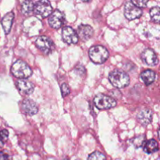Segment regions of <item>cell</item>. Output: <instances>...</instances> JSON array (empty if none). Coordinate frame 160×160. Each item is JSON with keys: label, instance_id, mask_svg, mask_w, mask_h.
Returning <instances> with one entry per match:
<instances>
[{"label": "cell", "instance_id": "obj_27", "mask_svg": "<svg viewBox=\"0 0 160 160\" xmlns=\"http://www.w3.org/2000/svg\"><path fill=\"white\" fill-rule=\"evenodd\" d=\"M76 160H81V159H76Z\"/></svg>", "mask_w": 160, "mask_h": 160}, {"label": "cell", "instance_id": "obj_21", "mask_svg": "<svg viewBox=\"0 0 160 160\" xmlns=\"http://www.w3.org/2000/svg\"><path fill=\"white\" fill-rule=\"evenodd\" d=\"M88 160H106V157L103 153L96 151L90 154Z\"/></svg>", "mask_w": 160, "mask_h": 160}, {"label": "cell", "instance_id": "obj_18", "mask_svg": "<svg viewBox=\"0 0 160 160\" xmlns=\"http://www.w3.org/2000/svg\"><path fill=\"white\" fill-rule=\"evenodd\" d=\"M143 149L145 152L148 154H152L159 150V144L154 139H150V140L146 141L143 145Z\"/></svg>", "mask_w": 160, "mask_h": 160}, {"label": "cell", "instance_id": "obj_3", "mask_svg": "<svg viewBox=\"0 0 160 160\" xmlns=\"http://www.w3.org/2000/svg\"><path fill=\"white\" fill-rule=\"evenodd\" d=\"M90 59L95 64H102L109 58V52L102 45H95L90 48L88 52Z\"/></svg>", "mask_w": 160, "mask_h": 160}, {"label": "cell", "instance_id": "obj_19", "mask_svg": "<svg viewBox=\"0 0 160 160\" xmlns=\"http://www.w3.org/2000/svg\"><path fill=\"white\" fill-rule=\"evenodd\" d=\"M33 8H34V2L31 1H24L22 2L21 11L22 13L24 15L28 16L33 12Z\"/></svg>", "mask_w": 160, "mask_h": 160}, {"label": "cell", "instance_id": "obj_12", "mask_svg": "<svg viewBox=\"0 0 160 160\" xmlns=\"http://www.w3.org/2000/svg\"><path fill=\"white\" fill-rule=\"evenodd\" d=\"M16 86H17V89L20 92V94L23 95H31L34 90V84L30 82L27 79H22L17 81Z\"/></svg>", "mask_w": 160, "mask_h": 160}, {"label": "cell", "instance_id": "obj_20", "mask_svg": "<svg viewBox=\"0 0 160 160\" xmlns=\"http://www.w3.org/2000/svg\"><path fill=\"white\" fill-rule=\"evenodd\" d=\"M150 17L154 23H159L160 20V8L159 6L152 7L150 10Z\"/></svg>", "mask_w": 160, "mask_h": 160}, {"label": "cell", "instance_id": "obj_1", "mask_svg": "<svg viewBox=\"0 0 160 160\" xmlns=\"http://www.w3.org/2000/svg\"><path fill=\"white\" fill-rule=\"evenodd\" d=\"M11 73L14 77L20 80L27 79L31 76L32 70L24 61L18 59L12 64L11 67Z\"/></svg>", "mask_w": 160, "mask_h": 160}, {"label": "cell", "instance_id": "obj_5", "mask_svg": "<svg viewBox=\"0 0 160 160\" xmlns=\"http://www.w3.org/2000/svg\"><path fill=\"white\" fill-rule=\"evenodd\" d=\"M33 12L41 18H45L49 17L52 12V7L48 1H38L34 3Z\"/></svg>", "mask_w": 160, "mask_h": 160}, {"label": "cell", "instance_id": "obj_22", "mask_svg": "<svg viewBox=\"0 0 160 160\" xmlns=\"http://www.w3.org/2000/svg\"><path fill=\"white\" fill-rule=\"evenodd\" d=\"M145 142V136L143 135L142 136L141 135V136H138V137L134 138L132 141V143L134 144V145L136 147V148H140V147L143 146Z\"/></svg>", "mask_w": 160, "mask_h": 160}, {"label": "cell", "instance_id": "obj_11", "mask_svg": "<svg viewBox=\"0 0 160 160\" xmlns=\"http://www.w3.org/2000/svg\"><path fill=\"white\" fill-rule=\"evenodd\" d=\"M141 57H142V61L146 65L150 66V67H155L159 62L157 55L152 48H146L144 50L141 55Z\"/></svg>", "mask_w": 160, "mask_h": 160}, {"label": "cell", "instance_id": "obj_8", "mask_svg": "<svg viewBox=\"0 0 160 160\" xmlns=\"http://www.w3.org/2000/svg\"><path fill=\"white\" fill-rule=\"evenodd\" d=\"M65 23V16L63 12L59 9L53 11L48 17V23L54 29H59Z\"/></svg>", "mask_w": 160, "mask_h": 160}, {"label": "cell", "instance_id": "obj_16", "mask_svg": "<svg viewBox=\"0 0 160 160\" xmlns=\"http://www.w3.org/2000/svg\"><path fill=\"white\" fill-rule=\"evenodd\" d=\"M14 19V13L12 12H9L6 13L2 19V25L3 30L6 34L10 32L11 28H12V22Z\"/></svg>", "mask_w": 160, "mask_h": 160}, {"label": "cell", "instance_id": "obj_2", "mask_svg": "<svg viewBox=\"0 0 160 160\" xmlns=\"http://www.w3.org/2000/svg\"><path fill=\"white\" fill-rule=\"evenodd\" d=\"M109 80L111 84L117 88H123L130 84V78L128 73L120 70L111 72L109 75Z\"/></svg>", "mask_w": 160, "mask_h": 160}, {"label": "cell", "instance_id": "obj_23", "mask_svg": "<svg viewBox=\"0 0 160 160\" xmlns=\"http://www.w3.org/2000/svg\"><path fill=\"white\" fill-rule=\"evenodd\" d=\"M9 137V132L7 130H2L0 131V148L5 145Z\"/></svg>", "mask_w": 160, "mask_h": 160}, {"label": "cell", "instance_id": "obj_9", "mask_svg": "<svg viewBox=\"0 0 160 160\" xmlns=\"http://www.w3.org/2000/svg\"><path fill=\"white\" fill-rule=\"evenodd\" d=\"M62 40L68 45H74L78 42L79 38L76 31L71 27H64L62 31Z\"/></svg>", "mask_w": 160, "mask_h": 160}, {"label": "cell", "instance_id": "obj_15", "mask_svg": "<svg viewBox=\"0 0 160 160\" xmlns=\"http://www.w3.org/2000/svg\"><path fill=\"white\" fill-rule=\"evenodd\" d=\"M137 119L139 123H142L144 126L149 124L152 120V112L151 109H147V108L142 109L138 113Z\"/></svg>", "mask_w": 160, "mask_h": 160}, {"label": "cell", "instance_id": "obj_6", "mask_svg": "<svg viewBox=\"0 0 160 160\" xmlns=\"http://www.w3.org/2000/svg\"><path fill=\"white\" fill-rule=\"evenodd\" d=\"M35 45L38 48H39L45 55L50 54L55 48L54 43L52 39L45 35L38 37L35 40Z\"/></svg>", "mask_w": 160, "mask_h": 160}, {"label": "cell", "instance_id": "obj_17", "mask_svg": "<svg viewBox=\"0 0 160 160\" xmlns=\"http://www.w3.org/2000/svg\"><path fill=\"white\" fill-rule=\"evenodd\" d=\"M141 79L146 85H150L152 84L156 79V73L151 70H144L140 75Z\"/></svg>", "mask_w": 160, "mask_h": 160}, {"label": "cell", "instance_id": "obj_13", "mask_svg": "<svg viewBox=\"0 0 160 160\" xmlns=\"http://www.w3.org/2000/svg\"><path fill=\"white\" fill-rule=\"evenodd\" d=\"M78 36L82 41H88L94 35V30L90 25L81 24L78 28Z\"/></svg>", "mask_w": 160, "mask_h": 160}, {"label": "cell", "instance_id": "obj_25", "mask_svg": "<svg viewBox=\"0 0 160 160\" xmlns=\"http://www.w3.org/2000/svg\"><path fill=\"white\" fill-rule=\"evenodd\" d=\"M131 2L135 6H137L138 8H144L146 6L147 3H148V1L146 0H143V1H132Z\"/></svg>", "mask_w": 160, "mask_h": 160}, {"label": "cell", "instance_id": "obj_14", "mask_svg": "<svg viewBox=\"0 0 160 160\" xmlns=\"http://www.w3.org/2000/svg\"><path fill=\"white\" fill-rule=\"evenodd\" d=\"M21 108L23 112L28 116L35 115L38 111V108L36 103L31 99L23 100L21 105Z\"/></svg>", "mask_w": 160, "mask_h": 160}, {"label": "cell", "instance_id": "obj_4", "mask_svg": "<svg viewBox=\"0 0 160 160\" xmlns=\"http://www.w3.org/2000/svg\"><path fill=\"white\" fill-rule=\"evenodd\" d=\"M94 103L95 106L101 110L112 109L117 106V102L114 98L106 95H102V94H99L95 97Z\"/></svg>", "mask_w": 160, "mask_h": 160}, {"label": "cell", "instance_id": "obj_10", "mask_svg": "<svg viewBox=\"0 0 160 160\" xmlns=\"http://www.w3.org/2000/svg\"><path fill=\"white\" fill-rule=\"evenodd\" d=\"M124 15L129 20H135L142 15V10L134 6L131 2H128L124 6Z\"/></svg>", "mask_w": 160, "mask_h": 160}, {"label": "cell", "instance_id": "obj_24", "mask_svg": "<svg viewBox=\"0 0 160 160\" xmlns=\"http://www.w3.org/2000/svg\"><path fill=\"white\" fill-rule=\"evenodd\" d=\"M61 92H62V95L63 97L67 96V95H68L70 93V88L68 84L63 83L61 85Z\"/></svg>", "mask_w": 160, "mask_h": 160}, {"label": "cell", "instance_id": "obj_7", "mask_svg": "<svg viewBox=\"0 0 160 160\" xmlns=\"http://www.w3.org/2000/svg\"><path fill=\"white\" fill-rule=\"evenodd\" d=\"M42 23L38 18L31 17L28 20H26L23 22V28L26 33L30 34L31 36L36 35L38 34L41 28H42Z\"/></svg>", "mask_w": 160, "mask_h": 160}, {"label": "cell", "instance_id": "obj_26", "mask_svg": "<svg viewBox=\"0 0 160 160\" xmlns=\"http://www.w3.org/2000/svg\"><path fill=\"white\" fill-rule=\"evenodd\" d=\"M0 160H11V157L7 153L1 152H0Z\"/></svg>", "mask_w": 160, "mask_h": 160}]
</instances>
